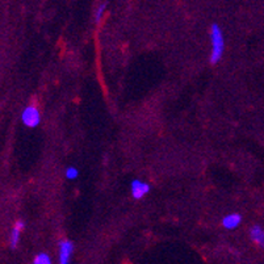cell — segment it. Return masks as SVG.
I'll return each instance as SVG.
<instances>
[{
  "mask_svg": "<svg viewBox=\"0 0 264 264\" xmlns=\"http://www.w3.org/2000/svg\"><path fill=\"white\" fill-rule=\"evenodd\" d=\"M210 44H212V51L209 61L212 64H216L221 61L225 51V37L218 24H212L210 27Z\"/></svg>",
  "mask_w": 264,
  "mask_h": 264,
  "instance_id": "obj_1",
  "label": "cell"
},
{
  "mask_svg": "<svg viewBox=\"0 0 264 264\" xmlns=\"http://www.w3.org/2000/svg\"><path fill=\"white\" fill-rule=\"evenodd\" d=\"M21 121L28 128H37L41 123V113L36 105H28L21 113Z\"/></svg>",
  "mask_w": 264,
  "mask_h": 264,
  "instance_id": "obj_2",
  "label": "cell"
},
{
  "mask_svg": "<svg viewBox=\"0 0 264 264\" xmlns=\"http://www.w3.org/2000/svg\"><path fill=\"white\" fill-rule=\"evenodd\" d=\"M150 184L146 182H142L140 179H134L130 183V192H132L133 199H136V200H141L142 197H145L150 192Z\"/></svg>",
  "mask_w": 264,
  "mask_h": 264,
  "instance_id": "obj_3",
  "label": "cell"
},
{
  "mask_svg": "<svg viewBox=\"0 0 264 264\" xmlns=\"http://www.w3.org/2000/svg\"><path fill=\"white\" fill-rule=\"evenodd\" d=\"M60 264H70L74 252V243L70 239H62L60 242Z\"/></svg>",
  "mask_w": 264,
  "mask_h": 264,
  "instance_id": "obj_4",
  "label": "cell"
},
{
  "mask_svg": "<svg viewBox=\"0 0 264 264\" xmlns=\"http://www.w3.org/2000/svg\"><path fill=\"white\" fill-rule=\"evenodd\" d=\"M25 228V222H24L23 219H17L16 223H15L14 229H12V232H11V239H9V246L11 248H16L18 245V242H20V235H21V232Z\"/></svg>",
  "mask_w": 264,
  "mask_h": 264,
  "instance_id": "obj_5",
  "label": "cell"
},
{
  "mask_svg": "<svg viewBox=\"0 0 264 264\" xmlns=\"http://www.w3.org/2000/svg\"><path fill=\"white\" fill-rule=\"evenodd\" d=\"M242 222V216L239 213H230L225 216L222 218V226L228 230H234L237 229Z\"/></svg>",
  "mask_w": 264,
  "mask_h": 264,
  "instance_id": "obj_6",
  "label": "cell"
},
{
  "mask_svg": "<svg viewBox=\"0 0 264 264\" xmlns=\"http://www.w3.org/2000/svg\"><path fill=\"white\" fill-rule=\"evenodd\" d=\"M251 241L255 243L256 246L264 247V229L259 225H255L250 229Z\"/></svg>",
  "mask_w": 264,
  "mask_h": 264,
  "instance_id": "obj_7",
  "label": "cell"
},
{
  "mask_svg": "<svg viewBox=\"0 0 264 264\" xmlns=\"http://www.w3.org/2000/svg\"><path fill=\"white\" fill-rule=\"evenodd\" d=\"M33 264H53V260H51L50 255H47L46 252H40L34 256Z\"/></svg>",
  "mask_w": 264,
  "mask_h": 264,
  "instance_id": "obj_8",
  "label": "cell"
},
{
  "mask_svg": "<svg viewBox=\"0 0 264 264\" xmlns=\"http://www.w3.org/2000/svg\"><path fill=\"white\" fill-rule=\"evenodd\" d=\"M107 3H101L99 7H97V9L95 11V23L96 24H100L101 18H103V16H104V12L105 9H107Z\"/></svg>",
  "mask_w": 264,
  "mask_h": 264,
  "instance_id": "obj_9",
  "label": "cell"
},
{
  "mask_svg": "<svg viewBox=\"0 0 264 264\" xmlns=\"http://www.w3.org/2000/svg\"><path fill=\"white\" fill-rule=\"evenodd\" d=\"M79 176V171H78L77 167H74V166H70L66 169V178L68 180H75V179Z\"/></svg>",
  "mask_w": 264,
  "mask_h": 264,
  "instance_id": "obj_10",
  "label": "cell"
}]
</instances>
